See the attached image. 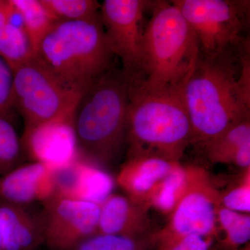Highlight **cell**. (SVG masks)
I'll use <instances>...</instances> for the list:
<instances>
[{
    "instance_id": "1",
    "label": "cell",
    "mask_w": 250,
    "mask_h": 250,
    "mask_svg": "<svg viewBox=\"0 0 250 250\" xmlns=\"http://www.w3.org/2000/svg\"><path fill=\"white\" fill-rule=\"evenodd\" d=\"M182 95L194 143L203 144L250 119L249 42L215 53L199 49Z\"/></svg>"
},
{
    "instance_id": "2",
    "label": "cell",
    "mask_w": 250,
    "mask_h": 250,
    "mask_svg": "<svg viewBox=\"0 0 250 250\" xmlns=\"http://www.w3.org/2000/svg\"><path fill=\"white\" fill-rule=\"evenodd\" d=\"M183 86L148 89L130 75L128 159L156 156L180 162L188 146L194 143Z\"/></svg>"
},
{
    "instance_id": "3",
    "label": "cell",
    "mask_w": 250,
    "mask_h": 250,
    "mask_svg": "<svg viewBox=\"0 0 250 250\" xmlns=\"http://www.w3.org/2000/svg\"><path fill=\"white\" fill-rule=\"evenodd\" d=\"M130 75L113 67L77 100L73 124L80 157L99 166L119 155L126 142Z\"/></svg>"
},
{
    "instance_id": "4",
    "label": "cell",
    "mask_w": 250,
    "mask_h": 250,
    "mask_svg": "<svg viewBox=\"0 0 250 250\" xmlns=\"http://www.w3.org/2000/svg\"><path fill=\"white\" fill-rule=\"evenodd\" d=\"M149 9L141 70L134 76L148 89L182 87L198 55L196 36L172 1H152Z\"/></svg>"
},
{
    "instance_id": "5",
    "label": "cell",
    "mask_w": 250,
    "mask_h": 250,
    "mask_svg": "<svg viewBox=\"0 0 250 250\" xmlns=\"http://www.w3.org/2000/svg\"><path fill=\"white\" fill-rule=\"evenodd\" d=\"M36 55L59 80L83 93L113 65L100 13L77 21H57L41 39Z\"/></svg>"
},
{
    "instance_id": "6",
    "label": "cell",
    "mask_w": 250,
    "mask_h": 250,
    "mask_svg": "<svg viewBox=\"0 0 250 250\" xmlns=\"http://www.w3.org/2000/svg\"><path fill=\"white\" fill-rule=\"evenodd\" d=\"M14 107L28 131L74 111L82 93L59 80L34 54L13 70Z\"/></svg>"
},
{
    "instance_id": "7",
    "label": "cell",
    "mask_w": 250,
    "mask_h": 250,
    "mask_svg": "<svg viewBox=\"0 0 250 250\" xmlns=\"http://www.w3.org/2000/svg\"><path fill=\"white\" fill-rule=\"evenodd\" d=\"M196 36L200 50L205 53L221 52L246 42L247 1L228 0H175Z\"/></svg>"
},
{
    "instance_id": "8",
    "label": "cell",
    "mask_w": 250,
    "mask_h": 250,
    "mask_svg": "<svg viewBox=\"0 0 250 250\" xmlns=\"http://www.w3.org/2000/svg\"><path fill=\"white\" fill-rule=\"evenodd\" d=\"M187 166L188 178L183 193L170 215L168 223L156 233L213 238L218 230L217 213L220 206V192L205 168Z\"/></svg>"
},
{
    "instance_id": "9",
    "label": "cell",
    "mask_w": 250,
    "mask_h": 250,
    "mask_svg": "<svg viewBox=\"0 0 250 250\" xmlns=\"http://www.w3.org/2000/svg\"><path fill=\"white\" fill-rule=\"evenodd\" d=\"M146 0H105L100 18L110 47L129 75L141 70L144 14L150 6Z\"/></svg>"
},
{
    "instance_id": "10",
    "label": "cell",
    "mask_w": 250,
    "mask_h": 250,
    "mask_svg": "<svg viewBox=\"0 0 250 250\" xmlns=\"http://www.w3.org/2000/svg\"><path fill=\"white\" fill-rule=\"evenodd\" d=\"M40 219L44 243L65 250L98 233L100 205L54 195L43 202Z\"/></svg>"
},
{
    "instance_id": "11",
    "label": "cell",
    "mask_w": 250,
    "mask_h": 250,
    "mask_svg": "<svg viewBox=\"0 0 250 250\" xmlns=\"http://www.w3.org/2000/svg\"><path fill=\"white\" fill-rule=\"evenodd\" d=\"M29 156L51 170H60L80 157L73 124V112L24 131Z\"/></svg>"
},
{
    "instance_id": "12",
    "label": "cell",
    "mask_w": 250,
    "mask_h": 250,
    "mask_svg": "<svg viewBox=\"0 0 250 250\" xmlns=\"http://www.w3.org/2000/svg\"><path fill=\"white\" fill-rule=\"evenodd\" d=\"M54 195V172L40 163L16 167L0 177V202L24 207Z\"/></svg>"
},
{
    "instance_id": "13",
    "label": "cell",
    "mask_w": 250,
    "mask_h": 250,
    "mask_svg": "<svg viewBox=\"0 0 250 250\" xmlns=\"http://www.w3.org/2000/svg\"><path fill=\"white\" fill-rule=\"evenodd\" d=\"M149 208L126 195L112 194L100 205L98 233L142 238L154 233Z\"/></svg>"
},
{
    "instance_id": "14",
    "label": "cell",
    "mask_w": 250,
    "mask_h": 250,
    "mask_svg": "<svg viewBox=\"0 0 250 250\" xmlns=\"http://www.w3.org/2000/svg\"><path fill=\"white\" fill-rule=\"evenodd\" d=\"M180 162L156 156L128 159L117 176L116 182L135 202L147 206L154 188Z\"/></svg>"
},
{
    "instance_id": "15",
    "label": "cell",
    "mask_w": 250,
    "mask_h": 250,
    "mask_svg": "<svg viewBox=\"0 0 250 250\" xmlns=\"http://www.w3.org/2000/svg\"><path fill=\"white\" fill-rule=\"evenodd\" d=\"M3 250H36L44 243L40 218L24 207L0 202Z\"/></svg>"
},
{
    "instance_id": "16",
    "label": "cell",
    "mask_w": 250,
    "mask_h": 250,
    "mask_svg": "<svg viewBox=\"0 0 250 250\" xmlns=\"http://www.w3.org/2000/svg\"><path fill=\"white\" fill-rule=\"evenodd\" d=\"M34 54L19 11L11 0H0V56L13 70Z\"/></svg>"
},
{
    "instance_id": "17",
    "label": "cell",
    "mask_w": 250,
    "mask_h": 250,
    "mask_svg": "<svg viewBox=\"0 0 250 250\" xmlns=\"http://www.w3.org/2000/svg\"><path fill=\"white\" fill-rule=\"evenodd\" d=\"M115 180L100 166L80 158L75 200L101 205L113 194Z\"/></svg>"
},
{
    "instance_id": "18",
    "label": "cell",
    "mask_w": 250,
    "mask_h": 250,
    "mask_svg": "<svg viewBox=\"0 0 250 250\" xmlns=\"http://www.w3.org/2000/svg\"><path fill=\"white\" fill-rule=\"evenodd\" d=\"M249 141L250 119L235 125L201 146L205 148L206 155L212 163L232 164L238 149Z\"/></svg>"
},
{
    "instance_id": "19",
    "label": "cell",
    "mask_w": 250,
    "mask_h": 250,
    "mask_svg": "<svg viewBox=\"0 0 250 250\" xmlns=\"http://www.w3.org/2000/svg\"><path fill=\"white\" fill-rule=\"evenodd\" d=\"M187 178L188 166L179 164L154 188L148 200L149 208L170 215L183 193Z\"/></svg>"
},
{
    "instance_id": "20",
    "label": "cell",
    "mask_w": 250,
    "mask_h": 250,
    "mask_svg": "<svg viewBox=\"0 0 250 250\" xmlns=\"http://www.w3.org/2000/svg\"><path fill=\"white\" fill-rule=\"evenodd\" d=\"M18 10L36 53L41 39L57 21L41 0H11Z\"/></svg>"
},
{
    "instance_id": "21",
    "label": "cell",
    "mask_w": 250,
    "mask_h": 250,
    "mask_svg": "<svg viewBox=\"0 0 250 250\" xmlns=\"http://www.w3.org/2000/svg\"><path fill=\"white\" fill-rule=\"evenodd\" d=\"M154 233L142 238L96 233L65 250H155Z\"/></svg>"
},
{
    "instance_id": "22",
    "label": "cell",
    "mask_w": 250,
    "mask_h": 250,
    "mask_svg": "<svg viewBox=\"0 0 250 250\" xmlns=\"http://www.w3.org/2000/svg\"><path fill=\"white\" fill-rule=\"evenodd\" d=\"M217 220L225 232L224 244L230 249L249 244L250 239V215L224 208L220 206Z\"/></svg>"
},
{
    "instance_id": "23",
    "label": "cell",
    "mask_w": 250,
    "mask_h": 250,
    "mask_svg": "<svg viewBox=\"0 0 250 250\" xmlns=\"http://www.w3.org/2000/svg\"><path fill=\"white\" fill-rule=\"evenodd\" d=\"M57 21H77L100 14L101 4L95 0H41Z\"/></svg>"
},
{
    "instance_id": "24",
    "label": "cell",
    "mask_w": 250,
    "mask_h": 250,
    "mask_svg": "<svg viewBox=\"0 0 250 250\" xmlns=\"http://www.w3.org/2000/svg\"><path fill=\"white\" fill-rule=\"evenodd\" d=\"M21 156V143L9 120L0 116V174L17 167Z\"/></svg>"
},
{
    "instance_id": "25",
    "label": "cell",
    "mask_w": 250,
    "mask_h": 250,
    "mask_svg": "<svg viewBox=\"0 0 250 250\" xmlns=\"http://www.w3.org/2000/svg\"><path fill=\"white\" fill-rule=\"evenodd\" d=\"M220 206L239 213L250 212V168L243 171L241 180L228 191L220 193Z\"/></svg>"
},
{
    "instance_id": "26",
    "label": "cell",
    "mask_w": 250,
    "mask_h": 250,
    "mask_svg": "<svg viewBox=\"0 0 250 250\" xmlns=\"http://www.w3.org/2000/svg\"><path fill=\"white\" fill-rule=\"evenodd\" d=\"M155 250H210L211 238L186 235L168 236L154 233Z\"/></svg>"
},
{
    "instance_id": "27",
    "label": "cell",
    "mask_w": 250,
    "mask_h": 250,
    "mask_svg": "<svg viewBox=\"0 0 250 250\" xmlns=\"http://www.w3.org/2000/svg\"><path fill=\"white\" fill-rule=\"evenodd\" d=\"M13 84L12 69L0 56V116L9 121L14 109Z\"/></svg>"
},
{
    "instance_id": "28",
    "label": "cell",
    "mask_w": 250,
    "mask_h": 250,
    "mask_svg": "<svg viewBox=\"0 0 250 250\" xmlns=\"http://www.w3.org/2000/svg\"><path fill=\"white\" fill-rule=\"evenodd\" d=\"M0 250H3L2 238H1V231H0Z\"/></svg>"
},
{
    "instance_id": "29",
    "label": "cell",
    "mask_w": 250,
    "mask_h": 250,
    "mask_svg": "<svg viewBox=\"0 0 250 250\" xmlns=\"http://www.w3.org/2000/svg\"><path fill=\"white\" fill-rule=\"evenodd\" d=\"M250 250V244H248V246L245 247L244 248H243L242 250Z\"/></svg>"
}]
</instances>
